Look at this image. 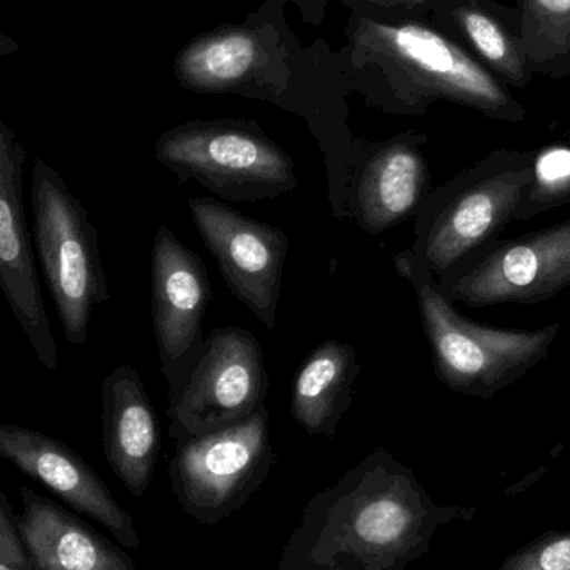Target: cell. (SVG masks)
<instances>
[{
  "label": "cell",
  "instance_id": "14",
  "mask_svg": "<svg viewBox=\"0 0 570 570\" xmlns=\"http://www.w3.org/2000/svg\"><path fill=\"white\" fill-rule=\"evenodd\" d=\"M424 137L404 136L375 147L354 176L352 220L377 236L417 216L431 193Z\"/></svg>",
  "mask_w": 570,
  "mask_h": 570
},
{
  "label": "cell",
  "instance_id": "11",
  "mask_svg": "<svg viewBox=\"0 0 570 570\" xmlns=\"http://www.w3.org/2000/svg\"><path fill=\"white\" fill-rule=\"evenodd\" d=\"M210 298L213 287L199 254L163 224L153 246V321L170 401L203 354V321Z\"/></svg>",
  "mask_w": 570,
  "mask_h": 570
},
{
  "label": "cell",
  "instance_id": "25",
  "mask_svg": "<svg viewBox=\"0 0 570 570\" xmlns=\"http://www.w3.org/2000/svg\"><path fill=\"white\" fill-rule=\"evenodd\" d=\"M0 570H32L30 568H17V566L9 564V562L0 559Z\"/></svg>",
  "mask_w": 570,
  "mask_h": 570
},
{
  "label": "cell",
  "instance_id": "21",
  "mask_svg": "<svg viewBox=\"0 0 570 570\" xmlns=\"http://www.w3.org/2000/svg\"><path fill=\"white\" fill-rule=\"evenodd\" d=\"M570 204V147L552 146L534 153L532 177L514 220H529Z\"/></svg>",
  "mask_w": 570,
  "mask_h": 570
},
{
  "label": "cell",
  "instance_id": "24",
  "mask_svg": "<svg viewBox=\"0 0 570 570\" xmlns=\"http://www.w3.org/2000/svg\"><path fill=\"white\" fill-rule=\"evenodd\" d=\"M379 2L389 3V6L392 3V6L417 7L428 2V0H379Z\"/></svg>",
  "mask_w": 570,
  "mask_h": 570
},
{
  "label": "cell",
  "instance_id": "6",
  "mask_svg": "<svg viewBox=\"0 0 570 570\" xmlns=\"http://www.w3.org/2000/svg\"><path fill=\"white\" fill-rule=\"evenodd\" d=\"M276 462L266 405L209 434L176 442L170 488L179 508L200 524L216 525L263 488Z\"/></svg>",
  "mask_w": 570,
  "mask_h": 570
},
{
  "label": "cell",
  "instance_id": "7",
  "mask_svg": "<svg viewBox=\"0 0 570 570\" xmlns=\"http://www.w3.org/2000/svg\"><path fill=\"white\" fill-rule=\"evenodd\" d=\"M352 42L404 77L421 99L452 100L504 122L524 120V107L504 83L431 27L365 19L355 27Z\"/></svg>",
  "mask_w": 570,
  "mask_h": 570
},
{
  "label": "cell",
  "instance_id": "19",
  "mask_svg": "<svg viewBox=\"0 0 570 570\" xmlns=\"http://www.w3.org/2000/svg\"><path fill=\"white\" fill-rule=\"evenodd\" d=\"M521 40L531 70L570 73V0H521Z\"/></svg>",
  "mask_w": 570,
  "mask_h": 570
},
{
  "label": "cell",
  "instance_id": "3",
  "mask_svg": "<svg viewBox=\"0 0 570 570\" xmlns=\"http://www.w3.org/2000/svg\"><path fill=\"white\" fill-rule=\"evenodd\" d=\"M534 153L494 150L431 190L415 216L411 250L435 279L498 240L514 220L532 177Z\"/></svg>",
  "mask_w": 570,
  "mask_h": 570
},
{
  "label": "cell",
  "instance_id": "10",
  "mask_svg": "<svg viewBox=\"0 0 570 570\" xmlns=\"http://www.w3.org/2000/svg\"><path fill=\"white\" fill-rule=\"evenodd\" d=\"M189 210L227 288L267 328H276L287 234L273 224L243 216L213 197L190 199Z\"/></svg>",
  "mask_w": 570,
  "mask_h": 570
},
{
  "label": "cell",
  "instance_id": "5",
  "mask_svg": "<svg viewBox=\"0 0 570 570\" xmlns=\"http://www.w3.org/2000/svg\"><path fill=\"white\" fill-rule=\"evenodd\" d=\"M156 159L179 183L196 180L230 203L276 199L298 186L294 160L253 124H184L159 137Z\"/></svg>",
  "mask_w": 570,
  "mask_h": 570
},
{
  "label": "cell",
  "instance_id": "18",
  "mask_svg": "<svg viewBox=\"0 0 570 570\" xmlns=\"http://www.w3.org/2000/svg\"><path fill=\"white\" fill-rule=\"evenodd\" d=\"M263 62L253 30L226 29L190 42L176 60V76L196 92H226L246 82Z\"/></svg>",
  "mask_w": 570,
  "mask_h": 570
},
{
  "label": "cell",
  "instance_id": "12",
  "mask_svg": "<svg viewBox=\"0 0 570 570\" xmlns=\"http://www.w3.org/2000/svg\"><path fill=\"white\" fill-rule=\"evenodd\" d=\"M27 153L0 124V291L9 302L37 361L56 371L59 364L52 325L47 317L23 213V164Z\"/></svg>",
  "mask_w": 570,
  "mask_h": 570
},
{
  "label": "cell",
  "instance_id": "16",
  "mask_svg": "<svg viewBox=\"0 0 570 570\" xmlns=\"http://www.w3.org/2000/svg\"><path fill=\"white\" fill-rule=\"evenodd\" d=\"M17 534L32 570H139L122 548L32 489L20 491Z\"/></svg>",
  "mask_w": 570,
  "mask_h": 570
},
{
  "label": "cell",
  "instance_id": "23",
  "mask_svg": "<svg viewBox=\"0 0 570 570\" xmlns=\"http://www.w3.org/2000/svg\"><path fill=\"white\" fill-rule=\"evenodd\" d=\"M0 559L17 568H30L29 559L17 534L16 514L2 491H0Z\"/></svg>",
  "mask_w": 570,
  "mask_h": 570
},
{
  "label": "cell",
  "instance_id": "4",
  "mask_svg": "<svg viewBox=\"0 0 570 570\" xmlns=\"http://www.w3.org/2000/svg\"><path fill=\"white\" fill-rule=\"evenodd\" d=\"M30 199L39 263L63 335L69 344H86L94 308L110 297L99 234L66 180L40 157L33 164Z\"/></svg>",
  "mask_w": 570,
  "mask_h": 570
},
{
  "label": "cell",
  "instance_id": "20",
  "mask_svg": "<svg viewBox=\"0 0 570 570\" xmlns=\"http://www.w3.org/2000/svg\"><path fill=\"white\" fill-rule=\"evenodd\" d=\"M455 26L491 69L511 86L524 87L531 80V67L521 37H514L494 16L474 3L455 7Z\"/></svg>",
  "mask_w": 570,
  "mask_h": 570
},
{
  "label": "cell",
  "instance_id": "22",
  "mask_svg": "<svg viewBox=\"0 0 570 570\" xmlns=\"http://www.w3.org/2000/svg\"><path fill=\"white\" fill-rule=\"evenodd\" d=\"M498 570H570V529L539 535L508 556Z\"/></svg>",
  "mask_w": 570,
  "mask_h": 570
},
{
  "label": "cell",
  "instance_id": "2",
  "mask_svg": "<svg viewBox=\"0 0 570 570\" xmlns=\"http://www.w3.org/2000/svg\"><path fill=\"white\" fill-rule=\"evenodd\" d=\"M399 276L414 287L435 375L451 391L491 399L511 387L549 355L561 325L508 331L469 321L439 291L438 279L411 249L394 256Z\"/></svg>",
  "mask_w": 570,
  "mask_h": 570
},
{
  "label": "cell",
  "instance_id": "9",
  "mask_svg": "<svg viewBox=\"0 0 570 570\" xmlns=\"http://www.w3.org/2000/svg\"><path fill=\"white\" fill-rule=\"evenodd\" d=\"M439 291L471 307L539 304L570 287V219L494 240L439 277Z\"/></svg>",
  "mask_w": 570,
  "mask_h": 570
},
{
  "label": "cell",
  "instance_id": "15",
  "mask_svg": "<svg viewBox=\"0 0 570 570\" xmlns=\"http://www.w3.org/2000/svg\"><path fill=\"white\" fill-rule=\"evenodd\" d=\"M104 454L114 474L134 498L153 482L160 451L156 409L139 372L130 365L114 368L102 382Z\"/></svg>",
  "mask_w": 570,
  "mask_h": 570
},
{
  "label": "cell",
  "instance_id": "1",
  "mask_svg": "<svg viewBox=\"0 0 570 570\" xmlns=\"http://www.w3.org/2000/svg\"><path fill=\"white\" fill-rule=\"evenodd\" d=\"M475 512L438 504L411 468L375 449L307 502L277 570H405L439 529Z\"/></svg>",
  "mask_w": 570,
  "mask_h": 570
},
{
  "label": "cell",
  "instance_id": "13",
  "mask_svg": "<svg viewBox=\"0 0 570 570\" xmlns=\"http://www.w3.org/2000/svg\"><path fill=\"white\" fill-rule=\"evenodd\" d=\"M0 459L46 485L73 511L99 522L122 548H139L132 515L69 445L42 432L0 422Z\"/></svg>",
  "mask_w": 570,
  "mask_h": 570
},
{
  "label": "cell",
  "instance_id": "17",
  "mask_svg": "<svg viewBox=\"0 0 570 570\" xmlns=\"http://www.w3.org/2000/svg\"><path fill=\"white\" fill-rule=\"evenodd\" d=\"M361 364L348 342L328 338L302 362L294 377L291 411L294 421L314 438H334L354 399Z\"/></svg>",
  "mask_w": 570,
  "mask_h": 570
},
{
  "label": "cell",
  "instance_id": "8",
  "mask_svg": "<svg viewBox=\"0 0 570 570\" xmlns=\"http://www.w3.org/2000/svg\"><path fill=\"white\" fill-rule=\"evenodd\" d=\"M269 384L256 335L239 325L214 328L183 391L170 401V438L186 441L244 421L263 407Z\"/></svg>",
  "mask_w": 570,
  "mask_h": 570
}]
</instances>
